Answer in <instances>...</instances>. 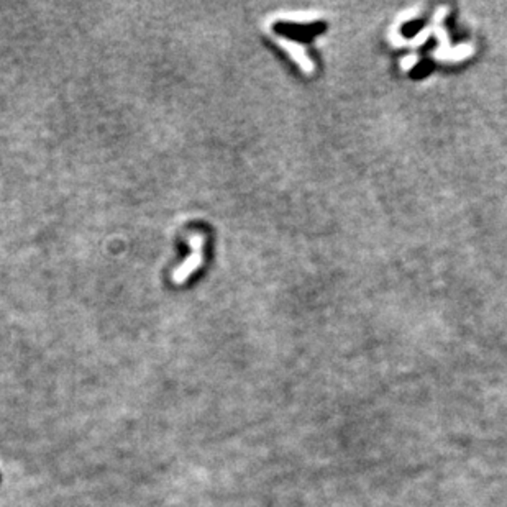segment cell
<instances>
[{"mask_svg": "<svg viewBox=\"0 0 507 507\" xmlns=\"http://www.w3.org/2000/svg\"><path fill=\"white\" fill-rule=\"evenodd\" d=\"M273 40L278 43L281 48L286 51L289 56L292 58V60L296 61V64L299 66V69L303 71L304 74H307V76H311V74L316 73V64H314V61L309 58L307 51H305V48L300 43H296V41L289 40L286 38V36L283 35H278V33H273Z\"/></svg>", "mask_w": 507, "mask_h": 507, "instance_id": "cell-2", "label": "cell"}, {"mask_svg": "<svg viewBox=\"0 0 507 507\" xmlns=\"http://www.w3.org/2000/svg\"><path fill=\"white\" fill-rule=\"evenodd\" d=\"M189 246L191 255L173 271V283L182 284L191 278L192 273H196L204 263V235L202 233H191L189 235Z\"/></svg>", "mask_w": 507, "mask_h": 507, "instance_id": "cell-1", "label": "cell"}, {"mask_svg": "<svg viewBox=\"0 0 507 507\" xmlns=\"http://www.w3.org/2000/svg\"><path fill=\"white\" fill-rule=\"evenodd\" d=\"M417 61H418V58L416 56V54H408V56H405V58H402V61H401V66H402V69H404V71H409V69H412V68H414V66H416V64H417Z\"/></svg>", "mask_w": 507, "mask_h": 507, "instance_id": "cell-4", "label": "cell"}, {"mask_svg": "<svg viewBox=\"0 0 507 507\" xmlns=\"http://www.w3.org/2000/svg\"><path fill=\"white\" fill-rule=\"evenodd\" d=\"M278 20H286V22H294V23H307L312 22V20L317 19V15L311 14V12H296V14H286V15H278L276 16Z\"/></svg>", "mask_w": 507, "mask_h": 507, "instance_id": "cell-3", "label": "cell"}]
</instances>
